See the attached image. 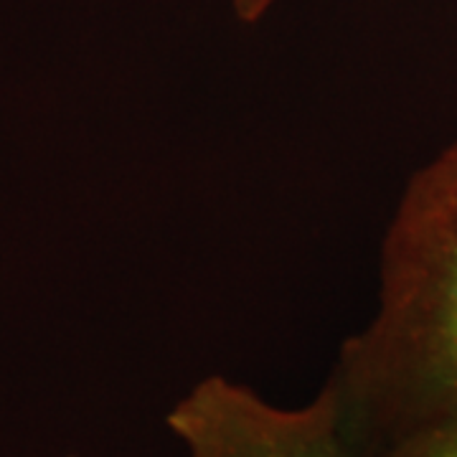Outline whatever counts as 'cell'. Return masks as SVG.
Wrapping results in <instances>:
<instances>
[{
    "label": "cell",
    "mask_w": 457,
    "mask_h": 457,
    "mask_svg": "<svg viewBox=\"0 0 457 457\" xmlns=\"http://www.w3.org/2000/svg\"><path fill=\"white\" fill-rule=\"evenodd\" d=\"M275 0H231L234 13L242 23H257L260 18L267 16V11L272 8Z\"/></svg>",
    "instance_id": "cell-3"
},
{
    "label": "cell",
    "mask_w": 457,
    "mask_h": 457,
    "mask_svg": "<svg viewBox=\"0 0 457 457\" xmlns=\"http://www.w3.org/2000/svg\"><path fill=\"white\" fill-rule=\"evenodd\" d=\"M378 457H457V409L411 432Z\"/></svg>",
    "instance_id": "cell-2"
},
{
    "label": "cell",
    "mask_w": 457,
    "mask_h": 457,
    "mask_svg": "<svg viewBox=\"0 0 457 457\" xmlns=\"http://www.w3.org/2000/svg\"><path fill=\"white\" fill-rule=\"evenodd\" d=\"M345 457L457 409V143L411 173L381 245L378 305L318 392Z\"/></svg>",
    "instance_id": "cell-1"
}]
</instances>
